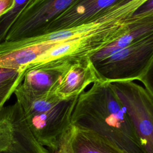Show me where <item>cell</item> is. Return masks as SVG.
<instances>
[{
  "label": "cell",
  "instance_id": "obj_1",
  "mask_svg": "<svg viewBox=\"0 0 153 153\" xmlns=\"http://www.w3.org/2000/svg\"><path fill=\"white\" fill-rule=\"evenodd\" d=\"M71 124L96 133L124 153H146L110 82L96 81L79 95Z\"/></svg>",
  "mask_w": 153,
  "mask_h": 153
},
{
  "label": "cell",
  "instance_id": "obj_2",
  "mask_svg": "<svg viewBox=\"0 0 153 153\" xmlns=\"http://www.w3.org/2000/svg\"><path fill=\"white\" fill-rule=\"evenodd\" d=\"M14 94L36 140L56 151L59 141L71 124L78 97L60 99L54 93L35 94L20 84Z\"/></svg>",
  "mask_w": 153,
  "mask_h": 153
},
{
  "label": "cell",
  "instance_id": "obj_3",
  "mask_svg": "<svg viewBox=\"0 0 153 153\" xmlns=\"http://www.w3.org/2000/svg\"><path fill=\"white\" fill-rule=\"evenodd\" d=\"M92 63L102 81L112 82L138 80L153 96L149 76L153 66V34Z\"/></svg>",
  "mask_w": 153,
  "mask_h": 153
},
{
  "label": "cell",
  "instance_id": "obj_4",
  "mask_svg": "<svg viewBox=\"0 0 153 153\" xmlns=\"http://www.w3.org/2000/svg\"><path fill=\"white\" fill-rule=\"evenodd\" d=\"M146 153H153V96L134 81L110 82Z\"/></svg>",
  "mask_w": 153,
  "mask_h": 153
},
{
  "label": "cell",
  "instance_id": "obj_5",
  "mask_svg": "<svg viewBox=\"0 0 153 153\" xmlns=\"http://www.w3.org/2000/svg\"><path fill=\"white\" fill-rule=\"evenodd\" d=\"M77 1H32L10 27L4 41H15L41 35L51 21Z\"/></svg>",
  "mask_w": 153,
  "mask_h": 153
},
{
  "label": "cell",
  "instance_id": "obj_6",
  "mask_svg": "<svg viewBox=\"0 0 153 153\" xmlns=\"http://www.w3.org/2000/svg\"><path fill=\"white\" fill-rule=\"evenodd\" d=\"M0 153H49L33 135L17 102L0 111Z\"/></svg>",
  "mask_w": 153,
  "mask_h": 153
},
{
  "label": "cell",
  "instance_id": "obj_7",
  "mask_svg": "<svg viewBox=\"0 0 153 153\" xmlns=\"http://www.w3.org/2000/svg\"><path fill=\"white\" fill-rule=\"evenodd\" d=\"M120 1L121 0H78L51 21L41 35L88 22Z\"/></svg>",
  "mask_w": 153,
  "mask_h": 153
},
{
  "label": "cell",
  "instance_id": "obj_8",
  "mask_svg": "<svg viewBox=\"0 0 153 153\" xmlns=\"http://www.w3.org/2000/svg\"><path fill=\"white\" fill-rule=\"evenodd\" d=\"M55 153H124L96 133L71 124L61 136Z\"/></svg>",
  "mask_w": 153,
  "mask_h": 153
},
{
  "label": "cell",
  "instance_id": "obj_9",
  "mask_svg": "<svg viewBox=\"0 0 153 153\" xmlns=\"http://www.w3.org/2000/svg\"><path fill=\"white\" fill-rule=\"evenodd\" d=\"M59 41H44L22 44L17 41H3L0 44V68L25 72L29 64Z\"/></svg>",
  "mask_w": 153,
  "mask_h": 153
},
{
  "label": "cell",
  "instance_id": "obj_10",
  "mask_svg": "<svg viewBox=\"0 0 153 153\" xmlns=\"http://www.w3.org/2000/svg\"><path fill=\"white\" fill-rule=\"evenodd\" d=\"M102 81L91 60L72 64L64 74L54 93L60 99L78 96L91 84Z\"/></svg>",
  "mask_w": 153,
  "mask_h": 153
},
{
  "label": "cell",
  "instance_id": "obj_11",
  "mask_svg": "<svg viewBox=\"0 0 153 153\" xmlns=\"http://www.w3.org/2000/svg\"><path fill=\"white\" fill-rule=\"evenodd\" d=\"M70 66L47 64L25 72L22 85L38 95L54 93L60 79Z\"/></svg>",
  "mask_w": 153,
  "mask_h": 153
},
{
  "label": "cell",
  "instance_id": "obj_12",
  "mask_svg": "<svg viewBox=\"0 0 153 153\" xmlns=\"http://www.w3.org/2000/svg\"><path fill=\"white\" fill-rule=\"evenodd\" d=\"M153 34V17L136 24L128 31L94 54L91 61L103 59L112 54L128 46L134 41Z\"/></svg>",
  "mask_w": 153,
  "mask_h": 153
},
{
  "label": "cell",
  "instance_id": "obj_13",
  "mask_svg": "<svg viewBox=\"0 0 153 153\" xmlns=\"http://www.w3.org/2000/svg\"><path fill=\"white\" fill-rule=\"evenodd\" d=\"M25 72L0 68V111L22 82Z\"/></svg>",
  "mask_w": 153,
  "mask_h": 153
},
{
  "label": "cell",
  "instance_id": "obj_14",
  "mask_svg": "<svg viewBox=\"0 0 153 153\" xmlns=\"http://www.w3.org/2000/svg\"><path fill=\"white\" fill-rule=\"evenodd\" d=\"M33 0H13V5L6 13L0 16V44L2 43L20 14Z\"/></svg>",
  "mask_w": 153,
  "mask_h": 153
},
{
  "label": "cell",
  "instance_id": "obj_15",
  "mask_svg": "<svg viewBox=\"0 0 153 153\" xmlns=\"http://www.w3.org/2000/svg\"><path fill=\"white\" fill-rule=\"evenodd\" d=\"M13 3V0H0V16L11 8Z\"/></svg>",
  "mask_w": 153,
  "mask_h": 153
}]
</instances>
